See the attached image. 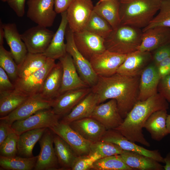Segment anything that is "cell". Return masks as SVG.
Returning <instances> with one entry per match:
<instances>
[{
    "mask_svg": "<svg viewBox=\"0 0 170 170\" xmlns=\"http://www.w3.org/2000/svg\"><path fill=\"white\" fill-rule=\"evenodd\" d=\"M152 54V62L157 66L164 59L170 57V42L159 47Z\"/></svg>",
    "mask_w": 170,
    "mask_h": 170,
    "instance_id": "cell-43",
    "label": "cell"
},
{
    "mask_svg": "<svg viewBox=\"0 0 170 170\" xmlns=\"http://www.w3.org/2000/svg\"><path fill=\"white\" fill-rule=\"evenodd\" d=\"M91 169L94 170H133L122 161L120 155L107 156L96 161Z\"/></svg>",
    "mask_w": 170,
    "mask_h": 170,
    "instance_id": "cell-37",
    "label": "cell"
},
{
    "mask_svg": "<svg viewBox=\"0 0 170 170\" xmlns=\"http://www.w3.org/2000/svg\"><path fill=\"white\" fill-rule=\"evenodd\" d=\"M74 0H54V9L57 14L67 10Z\"/></svg>",
    "mask_w": 170,
    "mask_h": 170,
    "instance_id": "cell-49",
    "label": "cell"
},
{
    "mask_svg": "<svg viewBox=\"0 0 170 170\" xmlns=\"http://www.w3.org/2000/svg\"><path fill=\"white\" fill-rule=\"evenodd\" d=\"M54 133L46 128L39 140L40 152L38 155L35 170H60L53 144Z\"/></svg>",
    "mask_w": 170,
    "mask_h": 170,
    "instance_id": "cell-12",
    "label": "cell"
},
{
    "mask_svg": "<svg viewBox=\"0 0 170 170\" xmlns=\"http://www.w3.org/2000/svg\"><path fill=\"white\" fill-rule=\"evenodd\" d=\"M128 54H122L106 50L93 56L89 61L98 76L109 77L117 73Z\"/></svg>",
    "mask_w": 170,
    "mask_h": 170,
    "instance_id": "cell-10",
    "label": "cell"
},
{
    "mask_svg": "<svg viewBox=\"0 0 170 170\" xmlns=\"http://www.w3.org/2000/svg\"><path fill=\"white\" fill-rule=\"evenodd\" d=\"M166 126L168 134H170V115H167L166 119Z\"/></svg>",
    "mask_w": 170,
    "mask_h": 170,
    "instance_id": "cell-52",
    "label": "cell"
},
{
    "mask_svg": "<svg viewBox=\"0 0 170 170\" xmlns=\"http://www.w3.org/2000/svg\"><path fill=\"white\" fill-rule=\"evenodd\" d=\"M159 10L148 26L142 29L143 32L157 26L170 28V0H162Z\"/></svg>",
    "mask_w": 170,
    "mask_h": 170,
    "instance_id": "cell-39",
    "label": "cell"
},
{
    "mask_svg": "<svg viewBox=\"0 0 170 170\" xmlns=\"http://www.w3.org/2000/svg\"><path fill=\"white\" fill-rule=\"evenodd\" d=\"M26 0H7L8 4L17 15L20 17L23 16L25 14Z\"/></svg>",
    "mask_w": 170,
    "mask_h": 170,
    "instance_id": "cell-45",
    "label": "cell"
},
{
    "mask_svg": "<svg viewBox=\"0 0 170 170\" xmlns=\"http://www.w3.org/2000/svg\"><path fill=\"white\" fill-rule=\"evenodd\" d=\"M54 3V0H28L27 16L37 25L50 27L57 14Z\"/></svg>",
    "mask_w": 170,
    "mask_h": 170,
    "instance_id": "cell-13",
    "label": "cell"
},
{
    "mask_svg": "<svg viewBox=\"0 0 170 170\" xmlns=\"http://www.w3.org/2000/svg\"><path fill=\"white\" fill-rule=\"evenodd\" d=\"M62 68L60 94L67 91L89 87L79 76L71 55L68 53L59 59Z\"/></svg>",
    "mask_w": 170,
    "mask_h": 170,
    "instance_id": "cell-20",
    "label": "cell"
},
{
    "mask_svg": "<svg viewBox=\"0 0 170 170\" xmlns=\"http://www.w3.org/2000/svg\"><path fill=\"white\" fill-rule=\"evenodd\" d=\"M4 38V31L3 28V24L1 20L0 21V45L3 44V39Z\"/></svg>",
    "mask_w": 170,
    "mask_h": 170,
    "instance_id": "cell-51",
    "label": "cell"
},
{
    "mask_svg": "<svg viewBox=\"0 0 170 170\" xmlns=\"http://www.w3.org/2000/svg\"><path fill=\"white\" fill-rule=\"evenodd\" d=\"M170 42V28L157 26L143 32L142 41L138 50L151 52Z\"/></svg>",
    "mask_w": 170,
    "mask_h": 170,
    "instance_id": "cell-22",
    "label": "cell"
},
{
    "mask_svg": "<svg viewBox=\"0 0 170 170\" xmlns=\"http://www.w3.org/2000/svg\"><path fill=\"white\" fill-rule=\"evenodd\" d=\"M46 128L28 130L20 135L17 144L18 154L25 157L33 156V147L42 137Z\"/></svg>",
    "mask_w": 170,
    "mask_h": 170,
    "instance_id": "cell-32",
    "label": "cell"
},
{
    "mask_svg": "<svg viewBox=\"0 0 170 170\" xmlns=\"http://www.w3.org/2000/svg\"><path fill=\"white\" fill-rule=\"evenodd\" d=\"M123 150L119 146L115 144L100 140L91 143L89 153H96L102 158L120 155Z\"/></svg>",
    "mask_w": 170,
    "mask_h": 170,
    "instance_id": "cell-40",
    "label": "cell"
},
{
    "mask_svg": "<svg viewBox=\"0 0 170 170\" xmlns=\"http://www.w3.org/2000/svg\"><path fill=\"white\" fill-rule=\"evenodd\" d=\"M0 67L5 71L9 79L13 82L18 78V65L10 52L6 50L3 45H0Z\"/></svg>",
    "mask_w": 170,
    "mask_h": 170,
    "instance_id": "cell-38",
    "label": "cell"
},
{
    "mask_svg": "<svg viewBox=\"0 0 170 170\" xmlns=\"http://www.w3.org/2000/svg\"><path fill=\"white\" fill-rule=\"evenodd\" d=\"M69 125L83 138L91 143L100 140L107 130L101 123L91 117L75 121Z\"/></svg>",
    "mask_w": 170,
    "mask_h": 170,
    "instance_id": "cell-21",
    "label": "cell"
},
{
    "mask_svg": "<svg viewBox=\"0 0 170 170\" xmlns=\"http://www.w3.org/2000/svg\"><path fill=\"white\" fill-rule=\"evenodd\" d=\"M141 29L120 24L105 39L106 49L122 54L137 50L142 41L143 32Z\"/></svg>",
    "mask_w": 170,
    "mask_h": 170,
    "instance_id": "cell-4",
    "label": "cell"
},
{
    "mask_svg": "<svg viewBox=\"0 0 170 170\" xmlns=\"http://www.w3.org/2000/svg\"><path fill=\"white\" fill-rule=\"evenodd\" d=\"M152 59L151 52L137 50L128 54L116 73L127 76H140Z\"/></svg>",
    "mask_w": 170,
    "mask_h": 170,
    "instance_id": "cell-19",
    "label": "cell"
},
{
    "mask_svg": "<svg viewBox=\"0 0 170 170\" xmlns=\"http://www.w3.org/2000/svg\"><path fill=\"white\" fill-rule=\"evenodd\" d=\"M165 165L163 166L165 170H170V152L168 153L164 158Z\"/></svg>",
    "mask_w": 170,
    "mask_h": 170,
    "instance_id": "cell-50",
    "label": "cell"
},
{
    "mask_svg": "<svg viewBox=\"0 0 170 170\" xmlns=\"http://www.w3.org/2000/svg\"><path fill=\"white\" fill-rule=\"evenodd\" d=\"M11 125L6 121L0 119V145L11 133L14 132Z\"/></svg>",
    "mask_w": 170,
    "mask_h": 170,
    "instance_id": "cell-47",
    "label": "cell"
},
{
    "mask_svg": "<svg viewBox=\"0 0 170 170\" xmlns=\"http://www.w3.org/2000/svg\"><path fill=\"white\" fill-rule=\"evenodd\" d=\"M123 162L134 170H163V166L154 159L139 153L123 150L119 155Z\"/></svg>",
    "mask_w": 170,
    "mask_h": 170,
    "instance_id": "cell-27",
    "label": "cell"
},
{
    "mask_svg": "<svg viewBox=\"0 0 170 170\" xmlns=\"http://www.w3.org/2000/svg\"><path fill=\"white\" fill-rule=\"evenodd\" d=\"M91 117L101 123L107 130L117 128L124 120L120 114L116 101L113 99L97 105Z\"/></svg>",
    "mask_w": 170,
    "mask_h": 170,
    "instance_id": "cell-17",
    "label": "cell"
},
{
    "mask_svg": "<svg viewBox=\"0 0 170 170\" xmlns=\"http://www.w3.org/2000/svg\"><path fill=\"white\" fill-rule=\"evenodd\" d=\"M100 157L95 153H89L88 155L77 156L71 168V170H91L94 163Z\"/></svg>",
    "mask_w": 170,
    "mask_h": 170,
    "instance_id": "cell-42",
    "label": "cell"
},
{
    "mask_svg": "<svg viewBox=\"0 0 170 170\" xmlns=\"http://www.w3.org/2000/svg\"><path fill=\"white\" fill-rule=\"evenodd\" d=\"M156 66L161 78L170 73V57L161 61Z\"/></svg>",
    "mask_w": 170,
    "mask_h": 170,
    "instance_id": "cell-48",
    "label": "cell"
},
{
    "mask_svg": "<svg viewBox=\"0 0 170 170\" xmlns=\"http://www.w3.org/2000/svg\"><path fill=\"white\" fill-rule=\"evenodd\" d=\"M3 2H6L7 0H1Z\"/></svg>",
    "mask_w": 170,
    "mask_h": 170,
    "instance_id": "cell-55",
    "label": "cell"
},
{
    "mask_svg": "<svg viewBox=\"0 0 170 170\" xmlns=\"http://www.w3.org/2000/svg\"><path fill=\"white\" fill-rule=\"evenodd\" d=\"M29 97L18 94L14 89L0 92V117L12 112Z\"/></svg>",
    "mask_w": 170,
    "mask_h": 170,
    "instance_id": "cell-34",
    "label": "cell"
},
{
    "mask_svg": "<svg viewBox=\"0 0 170 170\" xmlns=\"http://www.w3.org/2000/svg\"><path fill=\"white\" fill-rule=\"evenodd\" d=\"M98 76L97 82L91 88L98 97V105L107 99H115L120 114L124 119L138 101L140 76L116 73L109 77Z\"/></svg>",
    "mask_w": 170,
    "mask_h": 170,
    "instance_id": "cell-1",
    "label": "cell"
},
{
    "mask_svg": "<svg viewBox=\"0 0 170 170\" xmlns=\"http://www.w3.org/2000/svg\"><path fill=\"white\" fill-rule=\"evenodd\" d=\"M54 33L47 27L37 25L27 29L21 36L28 52L39 54L45 51Z\"/></svg>",
    "mask_w": 170,
    "mask_h": 170,
    "instance_id": "cell-11",
    "label": "cell"
},
{
    "mask_svg": "<svg viewBox=\"0 0 170 170\" xmlns=\"http://www.w3.org/2000/svg\"><path fill=\"white\" fill-rule=\"evenodd\" d=\"M162 0H130L120 3V24L142 29L159 10Z\"/></svg>",
    "mask_w": 170,
    "mask_h": 170,
    "instance_id": "cell-3",
    "label": "cell"
},
{
    "mask_svg": "<svg viewBox=\"0 0 170 170\" xmlns=\"http://www.w3.org/2000/svg\"><path fill=\"white\" fill-rule=\"evenodd\" d=\"M168 108V102L158 93L145 100H138L124 119L122 124L115 129L129 140L150 147V143L143 133L145 123L154 112Z\"/></svg>",
    "mask_w": 170,
    "mask_h": 170,
    "instance_id": "cell-2",
    "label": "cell"
},
{
    "mask_svg": "<svg viewBox=\"0 0 170 170\" xmlns=\"http://www.w3.org/2000/svg\"><path fill=\"white\" fill-rule=\"evenodd\" d=\"M61 20L59 27L48 48L43 54L48 58L55 60L59 59L67 53L65 37L68 26L66 11L61 14Z\"/></svg>",
    "mask_w": 170,
    "mask_h": 170,
    "instance_id": "cell-25",
    "label": "cell"
},
{
    "mask_svg": "<svg viewBox=\"0 0 170 170\" xmlns=\"http://www.w3.org/2000/svg\"><path fill=\"white\" fill-rule=\"evenodd\" d=\"M19 135L14 131L11 133L0 145V156L12 157L18 154L17 144Z\"/></svg>",
    "mask_w": 170,
    "mask_h": 170,
    "instance_id": "cell-41",
    "label": "cell"
},
{
    "mask_svg": "<svg viewBox=\"0 0 170 170\" xmlns=\"http://www.w3.org/2000/svg\"><path fill=\"white\" fill-rule=\"evenodd\" d=\"M98 98L92 91L77 104L68 114L63 117L60 122L69 124L75 121L91 117L96 106Z\"/></svg>",
    "mask_w": 170,
    "mask_h": 170,
    "instance_id": "cell-26",
    "label": "cell"
},
{
    "mask_svg": "<svg viewBox=\"0 0 170 170\" xmlns=\"http://www.w3.org/2000/svg\"><path fill=\"white\" fill-rule=\"evenodd\" d=\"M73 38L79 51L89 61L94 55L106 50L105 39L90 32L84 30L73 33Z\"/></svg>",
    "mask_w": 170,
    "mask_h": 170,
    "instance_id": "cell-16",
    "label": "cell"
},
{
    "mask_svg": "<svg viewBox=\"0 0 170 170\" xmlns=\"http://www.w3.org/2000/svg\"><path fill=\"white\" fill-rule=\"evenodd\" d=\"M49 128L53 133L61 137L72 148L77 156L88 155L91 143L83 138L69 124L59 121Z\"/></svg>",
    "mask_w": 170,
    "mask_h": 170,
    "instance_id": "cell-14",
    "label": "cell"
},
{
    "mask_svg": "<svg viewBox=\"0 0 170 170\" xmlns=\"http://www.w3.org/2000/svg\"><path fill=\"white\" fill-rule=\"evenodd\" d=\"M100 140L115 144L123 150L138 153L151 157L159 162L164 163V158L158 150H150L139 145L116 129L106 130Z\"/></svg>",
    "mask_w": 170,
    "mask_h": 170,
    "instance_id": "cell-15",
    "label": "cell"
},
{
    "mask_svg": "<svg viewBox=\"0 0 170 170\" xmlns=\"http://www.w3.org/2000/svg\"><path fill=\"white\" fill-rule=\"evenodd\" d=\"M130 0H120L121 3H125L127 2Z\"/></svg>",
    "mask_w": 170,
    "mask_h": 170,
    "instance_id": "cell-53",
    "label": "cell"
},
{
    "mask_svg": "<svg viewBox=\"0 0 170 170\" xmlns=\"http://www.w3.org/2000/svg\"><path fill=\"white\" fill-rule=\"evenodd\" d=\"M92 0H74L66 11L68 26L73 33L84 31L94 11Z\"/></svg>",
    "mask_w": 170,
    "mask_h": 170,
    "instance_id": "cell-9",
    "label": "cell"
},
{
    "mask_svg": "<svg viewBox=\"0 0 170 170\" xmlns=\"http://www.w3.org/2000/svg\"><path fill=\"white\" fill-rule=\"evenodd\" d=\"M161 78L156 66L153 62L149 64L140 75L138 100H145L157 94Z\"/></svg>",
    "mask_w": 170,
    "mask_h": 170,
    "instance_id": "cell-24",
    "label": "cell"
},
{
    "mask_svg": "<svg viewBox=\"0 0 170 170\" xmlns=\"http://www.w3.org/2000/svg\"><path fill=\"white\" fill-rule=\"evenodd\" d=\"M112 30L110 25L105 19L93 11L84 30L94 33L105 39Z\"/></svg>",
    "mask_w": 170,
    "mask_h": 170,
    "instance_id": "cell-36",
    "label": "cell"
},
{
    "mask_svg": "<svg viewBox=\"0 0 170 170\" xmlns=\"http://www.w3.org/2000/svg\"><path fill=\"white\" fill-rule=\"evenodd\" d=\"M167 110L154 112L149 117L144 128L150 134L152 139L159 141L168 134L166 126Z\"/></svg>",
    "mask_w": 170,
    "mask_h": 170,
    "instance_id": "cell-29",
    "label": "cell"
},
{
    "mask_svg": "<svg viewBox=\"0 0 170 170\" xmlns=\"http://www.w3.org/2000/svg\"><path fill=\"white\" fill-rule=\"evenodd\" d=\"M91 91L90 87L71 89L65 92L54 99L52 109L60 117L69 113L72 109Z\"/></svg>",
    "mask_w": 170,
    "mask_h": 170,
    "instance_id": "cell-18",
    "label": "cell"
},
{
    "mask_svg": "<svg viewBox=\"0 0 170 170\" xmlns=\"http://www.w3.org/2000/svg\"><path fill=\"white\" fill-rule=\"evenodd\" d=\"M37 156L25 157L16 156L6 157L0 156V170H31L34 169Z\"/></svg>",
    "mask_w": 170,
    "mask_h": 170,
    "instance_id": "cell-35",
    "label": "cell"
},
{
    "mask_svg": "<svg viewBox=\"0 0 170 170\" xmlns=\"http://www.w3.org/2000/svg\"><path fill=\"white\" fill-rule=\"evenodd\" d=\"M3 28L4 38L10 48L13 57L18 65L22 63L28 53L26 46L15 23L3 24Z\"/></svg>",
    "mask_w": 170,
    "mask_h": 170,
    "instance_id": "cell-23",
    "label": "cell"
},
{
    "mask_svg": "<svg viewBox=\"0 0 170 170\" xmlns=\"http://www.w3.org/2000/svg\"><path fill=\"white\" fill-rule=\"evenodd\" d=\"M62 68L60 61L56 63L47 76L40 94L44 98L54 100L60 94Z\"/></svg>",
    "mask_w": 170,
    "mask_h": 170,
    "instance_id": "cell-28",
    "label": "cell"
},
{
    "mask_svg": "<svg viewBox=\"0 0 170 170\" xmlns=\"http://www.w3.org/2000/svg\"><path fill=\"white\" fill-rule=\"evenodd\" d=\"M9 78L5 71L0 67V92L14 89V84Z\"/></svg>",
    "mask_w": 170,
    "mask_h": 170,
    "instance_id": "cell-46",
    "label": "cell"
},
{
    "mask_svg": "<svg viewBox=\"0 0 170 170\" xmlns=\"http://www.w3.org/2000/svg\"><path fill=\"white\" fill-rule=\"evenodd\" d=\"M53 142L60 170H71L77 156L63 139L54 133Z\"/></svg>",
    "mask_w": 170,
    "mask_h": 170,
    "instance_id": "cell-30",
    "label": "cell"
},
{
    "mask_svg": "<svg viewBox=\"0 0 170 170\" xmlns=\"http://www.w3.org/2000/svg\"><path fill=\"white\" fill-rule=\"evenodd\" d=\"M48 58L43 53L28 52L23 61L18 65L19 78L27 77L43 67Z\"/></svg>",
    "mask_w": 170,
    "mask_h": 170,
    "instance_id": "cell-33",
    "label": "cell"
},
{
    "mask_svg": "<svg viewBox=\"0 0 170 170\" xmlns=\"http://www.w3.org/2000/svg\"><path fill=\"white\" fill-rule=\"evenodd\" d=\"M157 91L170 103V73L160 79Z\"/></svg>",
    "mask_w": 170,
    "mask_h": 170,
    "instance_id": "cell-44",
    "label": "cell"
},
{
    "mask_svg": "<svg viewBox=\"0 0 170 170\" xmlns=\"http://www.w3.org/2000/svg\"><path fill=\"white\" fill-rule=\"evenodd\" d=\"M67 52L71 56L77 72L82 80L91 88L97 82L99 76L94 71L89 60L77 48L73 38V32L68 26L66 31Z\"/></svg>",
    "mask_w": 170,
    "mask_h": 170,
    "instance_id": "cell-5",
    "label": "cell"
},
{
    "mask_svg": "<svg viewBox=\"0 0 170 170\" xmlns=\"http://www.w3.org/2000/svg\"><path fill=\"white\" fill-rule=\"evenodd\" d=\"M56 64L55 60L48 58L42 68L27 77H18L13 82L14 90L28 97L40 94L47 76Z\"/></svg>",
    "mask_w": 170,
    "mask_h": 170,
    "instance_id": "cell-6",
    "label": "cell"
},
{
    "mask_svg": "<svg viewBox=\"0 0 170 170\" xmlns=\"http://www.w3.org/2000/svg\"><path fill=\"white\" fill-rule=\"evenodd\" d=\"M60 117L52 108L39 110L24 119L14 122L11 127L13 131L20 135L28 130L44 128H50L59 122Z\"/></svg>",
    "mask_w": 170,
    "mask_h": 170,
    "instance_id": "cell-7",
    "label": "cell"
},
{
    "mask_svg": "<svg viewBox=\"0 0 170 170\" xmlns=\"http://www.w3.org/2000/svg\"><path fill=\"white\" fill-rule=\"evenodd\" d=\"M120 0H106L97 3L94 11L105 19L113 29L120 24L119 16Z\"/></svg>",
    "mask_w": 170,
    "mask_h": 170,
    "instance_id": "cell-31",
    "label": "cell"
},
{
    "mask_svg": "<svg viewBox=\"0 0 170 170\" xmlns=\"http://www.w3.org/2000/svg\"><path fill=\"white\" fill-rule=\"evenodd\" d=\"M54 101V100L44 98L40 94L30 96L14 110L0 119L12 125L15 121L26 119L39 110L52 108Z\"/></svg>",
    "mask_w": 170,
    "mask_h": 170,
    "instance_id": "cell-8",
    "label": "cell"
},
{
    "mask_svg": "<svg viewBox=\"0 0 170 170\" xmlns=\"http://www.w3.org/2000/svg\"><path fill=\"white\" fill-rule=\"evenodd\" d=\"M105 0H99L98 3H99Z\"/></svg>",
    "mask_w": 170,
    "mask_h": 170,
    "instance_id": "cell-54",
    "label": "cell"
}]
</instances>
